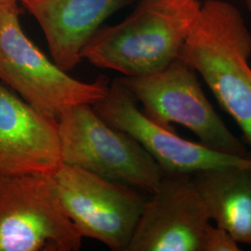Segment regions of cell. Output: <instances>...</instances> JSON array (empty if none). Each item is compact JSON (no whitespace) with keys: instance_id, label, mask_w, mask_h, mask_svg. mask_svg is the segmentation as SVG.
<instances>
[{"instance_id":"6da1fadb","label":"cell","mask_w":251,"mask_h":251,"mask_svg":"<svg viewBox=\"0 0 251 251\" xmlns=\"http://www.w3.org/2000/svg\"><path fill=\"white\" fill-rule=\"evenodd\" d=\"M251 34L240 11L224 0H206L179 58L206 82L251 147Z\"/></svg>"},{"instance_id":"7a4b0ae2","label":"cell","mask_w":251,"mask_h":251,"mask_svg":"<svg viewBox=\"0 0 251 251\" xmlns=\"http://www.w3.org/2000/svg\"><path fill=\"white\" fill-rule=\"evenodd\" d=\"M200 10L198 0H142L123 22L100 29L82 59L125 76L159 72L179 58Z\"/></svg>"},{"instance_id":"3957f363","label":"cell","mask_w":251,"mask_h":251,"mask_svg":"<svg viewBox=\"0 0 251 251\" xmlns=\"http://www.w3.org/2000/svg\"><path fill=\"white\" fill-rule=\"evenodd\" d=\"M62 163L150 194L164 176L160 166L124 131L109 125L92 104H77L57 118Z\"/></svg>"},{"instance_id":"277c9868","label":"cell","mask_w":251,"mask_h":251,"mask_svg":"<svg viewBox=\"0 0 251 251\" xmlns=\"http://www.w3.org/2000/svg\"><path fill=\"white\" fill-rule=\"evenodd\" d=\"M120 79L153 122L171 129V123H177L214 152L251 158L245 144L226 126L206 98L197 71L180 58L159 72Z\"/></svg>"},{"instance_id":"5b68a950","label":"cell","mask_w":251,"mask_h":251,"mask_svg":"<svg viewBox=\"0 0 251 251\" xmlns=\"http://www.w3.org/2000/svg\"><path fill=\"white\" fill-rule=\"evenodd\" d=\"M82 238L53 173L0 177V251H77Z\"/></svg>"},{"instance_id":"8992f818","label":"cell","mask_w":251,"mask_h":251,"mask_svg":"<svg viewBox=\"0 0 251 251\" xmlns=\"http://www.w3.org/2000/svg\"><path fill=\"white\" fill-rule=\"evenodd\" d=\"M20 9L0 18V79L39 113L57 119L77 104H94L107 92V79L77 80L51 62L24 33Z\"/></svg>"},{"instance_id":"52a82bcc","label":"cell","mask_w":251,"mask_h":251,"mask_svg":"<svg viewBox=\"0 0 251 251\" xmlns=\"http://www.w3.org/2000/svg\"><path fill=\"white\" fill-rule=\"evenodd\" d=\"M53 176L63 208L82 237L126 251L147 201L137 188L63 163Z\"/></svg>"},{"instance_id":"ba28073f","label":"cell","mask_w":251,"mask_h":251,"mask_svg":"<svg viewBox=\"0 0 251 251\" xmlns=\"http://www.w3.org/2000/svg\"><path fill=\"white\" fill-rule=\"evenodd\" d=\"M92 106L109 125L131 136L141 144L164 173L192 175L207 168L251 164V158L214 152L153 122L138 107L134 95L120 78L109 85L105 96Z\"/></svg>"},{"instance_id":"9c48e42d","label":"cell","mask_w":251,"mask_h":251,"mask_svg":"<svg viewBox=\"0 0 251 251\" xmlns=\"http://www.w3.org/2000/svg\"><path fill=\"white\" fill-rule=\"evenodd\" d=\"M126 251H201L210 217L191 174L164 173Z\"/></svg>"},{"instance_id":"30bf717a","label":"cell","mask_w":251,"mask_h":251,"mask_svg":"<svg viewBox=\"0 0 251 251\" xmlns=\"http://www.w3.org/2000/svg\"><path fill=\"white\" fill-rule=\"evenodd\" d=\"M61 165L57 119L0 84V177L54 173Z\"/></svg>"},{"instance_id":"8fae6325","label":"cell","mask_w":251,"mask_h":251,"mask_svg":"<svg viewBox=\"0 0 251 251\" xmlns=\"http://www.w3.org/2000/svg\"><path fill=\"white\" fill-rule=\"evenodd\" d=\"M19 1L42 28L54 63L68 72L102 23L129 0Z\"/></svg>"},{"instance_id":"7c38bea8","label":"cell","mask_w":251,"mask_h":251,"mask_svg":"<svg viewBox=\"0 0 251 251\" xmlns=\"http://www.w3.org/2000/svg\"><path fill=\"white\" fill-rule=\"evenodd\" d=\"M192 177L210 220L239 244L251 245V164L207 168Z\"/></svg>"},{"instance_id":"4fadbf2b","label":"cell","mask_w":251,"mask_h":251,"mask_svg":"<svg viewBox=\"0 0 251 251\" xmlns=\"http://www.w3.org/2000/svg\"><path fill=\"white\" fill-rule=\"evenodd\" d=\"M239 243L224 228L209 225L204 233L201 251H239Z\"/></svg>"},{"instance_id":"5bb4252c","label":"cell","mask_w":251,"mask_h":251,"mask_svg":"<svg viewBox=\"0 0 251 251\" xmlns=\"http://www.w3.org/2000/svg\"><path fill=\"white\" fill-rule=\"evenodd\" d=\"M19 0H0V18L7 12L19 9Z\"/></svg>"},{"instance_id":"9a60e30c","label":"cell","mask_w":251,"mask_h":251,"mask_svg":"<svg viewBox=\"0 0 251 251\" xmlns=\"http://www.w3.org/2000/svg\"><path fill=\"white\" fill-rule=\"evenodd\" d=\"M244 2H245V4L247 5V7H248V9L251 12V0H243Z\"/></svg>"}]
</instances>
